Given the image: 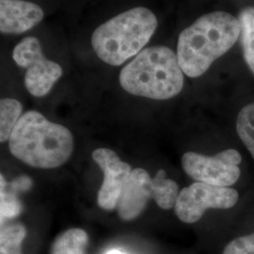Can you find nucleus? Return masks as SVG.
Listing matches in <instances>:
<instances>
[{
	"label": "nucleus",
	"instance_id": "obj_1",
	"mask_svg": "<svg viewBox=\"0 0 254 254\" xmlns=\"http://www.w3.org/2000/svg\"><path fill=\"white\" fill-rule=\"evenodd\" d=\"M239 38L240 23L233 14L217 10L201 15L178 37L176 55L183 72L191 78L201 76Z\"/></svg>",
	"mask_w": 254,
	"mask_h": 254
},
{
	"label": "nucleus",
	"instance_id": "obj_2",
	"mask_svg": "<svg viewBox=\"0 0 254 254\" xmlns=\"http://www.w3.org/2000/svg\"><path fill=\"white\" fill-rule=\"evenodd\" d=\"M9 148L14 157L32 168L55 169L73 154V135L67 127L48 121L36 110H28L14 127Z\"/></svg>",
	"mask_w": 254,
	"mask_h": 254
},
{
	"label": "nucleus",
	"instance_id": "obj_3",
	"mask_svg": "<svg viewBox=\"0 0 254 254\" xmlns=\"http://www.w3.org/2000/svg\"><path fill=\"white\" fill-rule=\"evenodd\" d=\"M184 74L177 55L170 47L150 46L122 69L119 82L132 95L168 100L181 92Z\"/></svg>",
	"mask_w": 254,
	"mask_h": 254
},
{
	"label": "nucleus",
	"instance_id": "obj_4",
	"mask_svg": "<svg viewBox=\"0 0 254 254\" xmlns=\"http://www.w3.org/2000/svg\"><path fill=\"white\" fill-rule=\"evenodd\" d=\"M157 26V18L151 9L135 7L96 27L91 35V46L103 63L120 66L144 49Z\"/></svg>",
	"mask_w": 254,
	"mask_h": 254
},
{
	"label": "nucleus",
	"instance_id": "obj_5",
	"mask_svg": "<svg viewBox=\"0 0 254 254\" xmlns=\"http://www.w3.org/2000/svg\"><path fill=\"white\" fill-rule=\"evenodd\" d=\"M12 60L24 69L25 86L35 97H44L63 76L62 66L48 60L40 40L35 36L25 37L12 50Z\"/></svg>",
	"mask_w": 254,
	"mask_h": 254
},
{
	"label": "nucleus",
	"instance_id": "obj_6",
	"mask_svg": "<svg viewBox=\"0 0 254 254\" xmlns=\"http://www.w3.org/2000/svg\"><path fill=\"white\" fill-rule=\"evenodd\" d=\"M242 156L235 149H227L213 156L188 152L182 157V166L190 177L197 182L230 188L238 181V165Z\"/></svg>",
	"mask_w": 254,
	"mask_h": 254
},
{
	"label": "nucleus",
	"instance_id": "obj_7",
	"mask_svg": "<svg viewBox=\"0 0 254 254\" xmlns=\"http://www.w3.org/2000/svg\"><path fill=\"white\" fill-rule=\"evenodd\" d=\"M238 199L237 191L232 188L195 182L180 191L174 210L181 221L191 224L199 221L207 209L232 208Z\"/></svg>",
	"mask_w": 254,
	"mask_h": 254
},
{
	"label": "nucleus",
	"instance_id": "obj_8",
	"mask_svg": "<svg viewBox=\"0 0 254 254\" xmlns=\"http://www.w3.org/2000/svg\"><path fill=\"white\" fill-rule=\"evenodd\" d=\"M92 159L104 173V181L97 197L98 205L107 211L114 210L132 173V168L129 164L122 161L114 151L107 148L94 150Z\"/></svg>",
	"mask_w": 254,
	"mask_h": 254
},
{
	"label": "nucleus",
	"instance_id": "obj_9",
	"mask_svg": "<svg viewBox=\"0 0 254 254\" xmlns=\"http://www.w3.org/2000/svg\"><path fill=\"white\" fill-rule=\"evenodd\" d=\"M152 180L143 169L137 168L132 171L116 207L119 217L123 220L131 221L144 211L148 201L153 198Z\"/></svg>",
	"mask_w": 254,
	"mask_h": 254
},
{
	"label": "nucleus",
	"instance_id": "obj_10",
	"mask_svg": "<svg viewBox=\"0 0 254 254\" xmlns=\"http://www.w3.org/2000/svg\"><path fill=\"white\" fill-rule=\"evenodd\" d=\"M45 11L36 3L27 0H0V31L18 35L39 25Z\"/></svg>",
	"mask_w": 254,
	"mask_h": 254
},
{
	"label": "nucleus",
	"instance_id": "obj_11",
	"mask_svg": "<svg viewBox=\"0 0 254 254\" xmlns=\"http://www.w3.org/2000/svg\"><path fill=\"white\" fill-rule=\"evenodd\" d=\"M89 236L84 230L69 229L57 236L49 254H86Z\"/></svg>",
	"mask_w": 254,
	"mask_h": 254
},
{
	"label": "nucleus",
	"instance_id": "obj_12",
	"mask_svg": "<svg viewBox=\"0 0 254 254\" xmlns=\"http://www.w3.org/2000/svg\"><path fill=\"white\" fill-rule=\"evenodd\" d=\"M166 176L162 169L157 171L152 180V192L156 204L164 210H170L175 206L180 191L177 183Z\"/></svg>",
	"mask_w": 254,
	"mask_h": 254
},
{
	"label": "nucleus",
	"instance_id": "obj_13",
	"mask_svg": "<svg viewBox=\"0 0 254 254\" xmlns=\"http://www.w3.org/2000/svg\"><path fill=\"white\" fill-rule=\"evenodd\" d=\"M240 43L246 64L254 74V6L246 7L238 14Z\"/></svg>",
	"mask_w": 254,
	"mask_h": 254
},
{
	"label": "nucleus",
	"instance_id": "obj_14",
	"mask_svg": "<svg viewBox=\"0 0 254 254\" xmlns=\"http://www.w3.org/2000/svg\"><path fill=\"white\" fill-rule=\"evenodd\" d=\"M23 106L16 99L4 98L0 101V141L9 140L10 135L22 117Z\"/></svg>",
	"mask_w": 254,
	"mask_h": 254
},
{
	"label": "nucleus",
	"instance_id": "obj_15",
	"mask_svg": "<svg viewBox=\"0 0 254 254\" xmlns=\"http://www.w3.org/2000/svg\"><path fill=\"white\" fill-rule=\"evenodd\" d=\"M27 236V229L21 223L2 227L0 232V254H23L21 246Z\"/></svg>",
	"mask_w": 254,
	"mask_h": 254
},
{
	"label": "nucleus",
	"instance_id": "obj_16",
	"mask_svg": "<svg viewBox=\"0 0 254 254\" xmlns=\"http://www.w3.org/2000/svg\"><path fill=\"white\" fill-rule=\"evenodd\" d=\"M236 132L254 159V103L247 105L239 111Z\"/></svg>",
	"mask_w": 254,
	"mask_h": 254
},
{
	"label": "nucleus",
	"instance_id": "obj_17",
	"mask_svg": "<svg viewBox=\"0 0 254 254\" xmlns=\"http://www.w3.org/2000/svg\"><path fill=\"white\" fill-rule=\"evenodd\" d=\"M6 181L1 175V219L12 218L20 214V205L10 194L6 193Z\"/></svg>",
	"mask_w": 254,
	"mask_h": 254
},
{
	"label": "nucleus",
	"instance_id": "obj_18",
	"mask_svg": "<svg viewBox=\"0 0 254 254\" xmlns=\"http://www.w3.org/2000/svg\"><path fill=\"white\" fill-rule=\"evenodd\" d=\"M222 254H254V233L232 240Z\"/></svg>",
	"mask_w": 254,
	"mask_h": 254
},
{
	"label": "nucleus",
	"instance_id": "obj_19",
	"mask_svg": "<svg viewBox=\"0 0 254 254\" xmlns=\"http://www.w3.org/2000/svg\"><path fill=\"white\" fill-rule=\"evenodd\" d=\"M106 254H125V253H123V252H121V251H118V250H112V251H109Z\"/></svg>",
	"mask_w": 254,
	"mask_h": 254
}]
</instances>
